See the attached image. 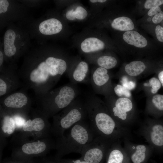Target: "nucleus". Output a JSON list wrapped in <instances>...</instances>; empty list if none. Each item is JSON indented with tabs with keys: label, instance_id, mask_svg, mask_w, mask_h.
<instances>
[{
	"label": "nucleus",
	"instance_id": "nucleus-19",
	"mask_svg": "<svg viewBox=\"0 0 163 163\" xmlns=\"http://www.w3.org/2000/svg\"><path fill=\"white\" fill-rule=\"evenodd\" d=\"M63 25L61 21L55 18H51L42 22L39 30L43 34L51 35L58 34L62 30Z\"/></svg>",
	"mask_w": 163,
	"mask_h": 163
},
{
	"label": "nucleus",
	"instance_id": "nucleus-10",
	"mask_svg": "<svg viewBox=\"0 0 163 163\" xmlns=\"http://www.w3.org/2000/svg\"><path fill=\"white\" fill-rule=\"evenodd\" d=\"M51 125L44 115L26 121L20 129L24 135L36 139L51 136L50 130Z\"/></svg>",
	"mask_w": 163,
	"mask_h": 163
},
{
	"label": "nucleus",
	"instance_id": "nucleus-28",
	"mask_svg": "<svg viewBox=\"0 0 163 163\" xmlns=\"http://www.w3.org/2000/svg\"><path fill=\"white\" fill-rule=\"evenodd\" d=\"M120 82L122 86L129 90L134 89L136 86L135 83L132 81H129L126 76L122 77Z\"/></svg>",
	"mask_w": 163,
	"mask_h": 163
},
{
	"label": "nucleus",
	"instance_id": "nucleus-21",
	"mask_svg": "<svg viewBox=\"0 0 163 163\" xmlns=\"http://www.w3.org/2000/svg\"><path fill=\"white\" fill-rule=\"evenodd\" d=\"M123 37L127 43L136 47H144L147 44V41L145 38L135 31H127L123 34Z\"/></svg>",
	"mask_w": 163,
	"mask_h": 163
},
{
	"label": "nucleus",
	"instance_id": "nucleus-6",
	"mask_svg": "<svg viewBox=\"0 0 163 163\" xmlns=\"http://www.w3.org/2000/svg\"><path fill=\"white\" fill-rule=\"evenodd\" d=\"M100 30L86 27L74 36V45L84 56L101 52L106 45Z\"/></svg>",
	"mask_w": 163,
	"mask_h": 163
},
{
	"label": "nucleus",
	"instance_id": "nucleus-14",
	"mask_svg": "<svg viewBox=\"0 0 163 163\" xmlns=\"http://www.w3.org/2000/svg\"><path fill=\"white\" fill-rule=\"evenodd\" d=\"M121 142L117 141L111 145L106 156V163H132Z\"/></svg>",
	"mask_w": 163,
	"mask_h": 163
},
{
	"label": "nucleus",
	"instance_id": "nucleus-33",
	"mask_svg": "<svg viewBox=\"0 0 163 163\" xmlns=\"http://www.w3.org/2000/svg\"><path fill=\"white\" fill-rule=\"evenodd\" d=\"M155 32L158 40L163 42V27L160 25L157 26L155 28Z\"/></svg>",
	"mask_w": 163,
	"mask_h": 163
},
{
	"label": "nucleus",
	"instance_id": "nucleus-29",
	"mask_svg": "<svg viewBox=\"0 0 163 163\" xmlns=\"http://www.w3.org/2000/svg\"><path fill=\"white\" fill-rule=\"evenodd\" d=\"M4 50L6 56L11 57L15 54L16 48L14 44H4Z\"/></svg>",
	"mask_w": 163,
	"mask_h": 163
},
{
	"label": "nucleus",
	"instance_id": "nucleus-8",
	"mask_svg": "<svg viewBox=\"0 0 163 163\" xmlns=\"http://www.w3.org/2000/svg\"><path fill=\"white\" fill-rule=\"evenodd\" d=\"M139 133L145 139L154 151L163 152V122L159 120L147 121L140 125Z\"/></svg>",
	"mask_w": 163,
	"mask_h": 163
},
{
	"label": "nucleus",
	"instance_id": "nucleus-34",
	"mask_svg": "<svg viewBox=\"0 0 163 163\" xmlns=\"http://www.w3.org/2000/svg\"><path fill=\"white\" fill-rule=\"evenodd\" d=\"M9 4L7 0H0V14L5 13L7 10Z\"/></svg>",
	"mask_w": 163,
	"mask_h": 163
},
{
	"label": "nucleus",
	"instance_id": "nucleus-3",
	"mask_svg": "<svg viewBox=\"0 0 163 163\" xmlns=\"http://www.w3.org/2000/svg\"><path fill=\"white\" fill-rule=\"evenodd\" d=\"M58 114L53 116L50 133L55 139L62 136L65 132L76 123L88 117L85 101L76 98Z\"/></svg>",
	"mask_w": 163,
	"mask_h": 163
},
{
	"label": "nucleus",
	"instance_id": "nucleus-31",
	"mask_svg": "<svg viewBox=\"0 0 163 163\" xmlns=\"http://www.w3.org/2000/svg\"><path fill=\"white\" fill-rule=\"evenodd\" d=\"M58 163H88L80 158L75 160L70 159H62L54 157Z\"/></svg>",
	"mask_w": 163,
	"mask_h": 163
},
{
	"label": "nucleus",
	"instance_id": "nucleus-27",
	"mask_svg": "<svg viewBox=\"0 0 163 163\" xmlns=\"http://www.w3.org/2000/svg\"><path fill=\"white\" fill-rule=\"evenodd\" d=\"M149 84V86L152 88L151 92L153 94L157 93L161 86L159 80L155 77H153L150 79Z\"/></svg>",
	"mask_w": 163,
	"mask_h": 163
},
{
	"label": "nucleus",
	"instance_id": "nucleus-17",
	"mask_svg": "<svg viewBox=\"0 0 163 163\" xmlns=\"http://www.w3.org/2000/svg\"><path fill=\"white\" fill-rule=\"evenodd\" d=\"M84 56L88 63L95 65L97 66L107 69L114 68L117 63L115 57L102 55L101 52Z\"/></svg>",
	"mask_w": 163,
	"mask_h": 163
},
{
	"label": "nucleus",
	"instance_id": "nucleus-39",
	"mask_svg": "<svg viewBox=\"0 0 163 163\" xmlns=\"http://www.w3.org/2000/svg\"><path fill=\"white\" fill-rule=\"evenodd\" d=\"M3 55L1 51L0 52V66H1L3 62Z\"/></svg>",
	"mask_w": 163,
	"mask_h": 163
},
{
	"label": "nucleus",
	"instance_id": "nucleus-20",
	"mask_svg": "<svg viewBox=\"0 0 163 163\" xmlns=\"http://www.w3.org/2000/svg\"><path fill=\"white\" fill-rule=\"evenodd\" d=\"M16 129L14 118L9 114H5L2 120L1 125V142L6 143L5 138L12 134Z\"/></svg>",
	"mask_w": 163,
	"mask_h": 163
},
{
	"label": "nucleus",
	"instance_id": "nucleus-1",
	"mask_svg": "<svg viewBox=\"0 0 163 163\" xmlns=\"http://www.w3.org/2000/svg\"><path fill=\"white\" fill-rule=\"evenodd\" d=\"M84 101L89 125L96 136H101L113 142L130 140L131 135L129 128L117 121L99 97L91 94Z\"/></svg>",
	"mask_w": 163,
	"mask_h": 163
},
{
	"label": "nucleus",
	"instance_id": "nucleus-5",
	"mask_svg": "<svg viewBox=\"0 0 163 163\" xmlns=\"http://www.w3.org/2000/svg\"><path fill=\"white\" fill-rule=\"evenodd\" d=\"M67 63L64 59L49 57L31 72L29 78L32 83L37 84L45 83L50 78L57 80L67 70Z\"/></svg>",
	"mask_w": 163,
	"mask_h": 163
},
{
	"label": "nucleus",
	"instance_id": "nucleus-7",
	"mask_svg": "<svg viewBox=\"0 0 163 163\" xmlns=\"http://www.w3.org/2000/svg\"><path fill=\"white\" fill-rule=\"evenodd\" d=\"M79 92L76 84L72 82L62 87L56 91L51 102L44 107L43 114L47 117L54 116L72 103L77 98Z\"/></svg>",
	"mask_w": 163,
	"mask_h": 163
},
{
	"label": "nucleus",
	"instance_id": "nucleus-32",
	"mask_svg": "<svg viewBox=\"0 0 163 163\" xmlns=\"http://www.w3.org/2000/svg\"><path fill=\"white\" fill-rule=\"evenodd\" d=\"M34 160L29 161H24L18 160L10 157L5 159L3 163H34Z\"/></svg>",
	"mask_w": 163,
	"mask_h": 163
},
{
	"label": "nucleus",
	"instance_id": "nucleus-24",
	"mask_svg": "<svg viewBox=\"0 0 163 163\" xmlns=\"http://www.w3.org/2000/svg\"><path fill=\"white\" fill-rule=\"evenodd\" d=\"M157 116L163 114V95L157 94L154 96L152 100Z\"/></svg>",
	"mask_w": 163,
	"mask_h": 163
},
{
	"label": "nucleus",
	"instance_id": "nucleus-38",
	"mask_svg": "<svg viewBox=\"0 0 163 163\" xmlns=\"http://www.w3.org/2000/svg\"><path fill=\"white\" fill-rule=\"evenodd\" d=\"M38 161L39 163H58L55 158H43Z\"/></svg>",
	"mask_w": 163,
	"mask_h": 163
},
{
	"label": "nucleus",
	"instance_id": "nucleus-36",
	"mask_svg": "<svg viewBox=\"0 0 163 163\" xmlns=\"http://www.w3.org/2000/svg\"><path fill=\"white\" fill-rule=\"evenodd\" d=\"M163 19V12L161 11L155 15L153 17L152 21L155 24H158Z\"/></svg>",
	"mask_w": 163,
	"mask_h": 163
},
{
	"label": "nucleus",
	"instance_id": "nucleus-2",
	"mask_svg": "<svg viewBox=\"0 0 163 163\" xmlns=\"http://www.w3.org/2000/svg\"><path fill=\"white\" fill-rule=\"evenodd\" d=\"M68 130L67 134L55 139L56 150L55 158H61L71 153L81 155L96 137L89 124L84 120L76 123Z\"/></svg>",
	"mask_w": 163,
	"mask_h": 163
},
{
	"label": "nucleus",
	"instance_id": "nucleus-37",
	"mask_svg": "<svg viewBox=\"0 0 163 163\" xmlns=\"http://www.w3.org/2000/svg\"><path fill=\"white\" fill-rule=\"evenodd\" d=\"M161 11L160 8L159 6L153 7L151 8L148 12L149 16H151L155 15Z\"/></svg>",
	"mask_w": 163,
	"mask_h": 163
},
{
	"label": "nucleus",
	"instance_id": "nucleus-11",
	"mask_svg": "<svg viewBox=\"0 0 163 163\" xmlns=\"http://www.w3.org/2000/svg\"><path fill=\"white\" fill-rule=\"evenodd\" d=\"M107 108L113 117L121 126L129 128L132 125L128 117V113L133 108V104L130 99L126 98H118L112 106Z\"/></svg>",
	"mask_w": 163,
	"mask_h": 163
},
{
	"label": "nucleus",
	"instance_id": "nucleus-13",
	"mask_svg": "<svg viewBox=\"0 0 163 163\" xmlns=\"http://www.w3.org/2000/svg\"><path fill=\"white\" fill-rule=\"evenodd\" d=\"M69 69V75L72 83L76 84L86 81L89 72L87 61L75 57Z\"/></svg>",
	"mask_w": 163,
	"mask_h": 163
},
{
	"label": "nucleus",
	"instance_id": "nucleus-16",
	"mask_svg": "<svg viewBox=\"0 0 163 163\" xmlns=\"http://www.w3.org/2000/svg\"><path fill=\"white\" fill-rule=\"evenodd\" d=\"M110 76L107 69L96 66L92 70L90 82L94 92L101 94L103 87L108 82Z\"/></svg>",
	"mask_w": 163,
	"mask_h": 163
},
{
	"label": "nucleus",
	"instance_id": "nucleus-18",
	"mask_svg": "<svg viewBox=\"0 0 163 163\" xmlns=\"http://www.w3.org/2000/svg\"><path fill=\"white\" fill-rule=\"evenodd\" d=\"M28 100L24 94L21 92L13 94L4 100L5 107L10 110H18L24 108L28 103Z\"/></svg>",
	"mask_w": 163,
	"mask_h": 163
},
{
	"label": "nucleus",
	"instance_id": "nucleus-35",
	"mask_svg": "<svg viewBox=\"0 0 163 163\" xmlns=\"http://www.w3.org/2000/svg\"><path fill=\"white\" fill-rule=\"evenodd\" d=\"M7 88L6 83L2 78L0 79V95H4L7 91Z\"/></svg>",
	"mask_w": 163,
	"mask_h": 163
},
{
	"label": "nucleus",
	"instance_id": "nucleus-25",
	"mask_svg": "<svg viewBox=\"0 0 163 163\" xmlns=\"http://www.w3.org/2000/svg\"><path fill=\"white\" fill-rule=\"evenodd\" d=\"M16 37V34L14 31L11 29L7 30L4 37V44H14Z\"/></svg>",
	"mask_w": 163,
	"mask_h": 163
},
{
	"label": "nucleus",
	"instance_id": "nucleus-23",
	"mask_svg": "<svg viewBox=\"0 0 163 163\" xmlns=\"http://www.w3.org/2000/svg\"><path fill=\"white\" fill-rule=\"evenodd\" d=\"M145 65L144 63L140 61H135L130 62L125 67V71L129 75L137 76L145 70Z\"/></svg>",
	"mask_w": 163,
	"mask_h": 163
},
{
	"label": "nucleus",
	"instance_id": "nucleus-12",
	"mask_svg": "<svg viewBox=\"0 0 163 163\" xmlns=\"http://www.w3.org/2000/svg\"><path fill=\"white\" fill-rule=\"evenodd\" d=\"M129 140L123 141V147L132 163H146L154 150L148 144H136Z\"/></svg>",
	"mask_w": 163,
	"mask_h": 163
},
{
	"label": "nucleus",
	"instance_id": "nucleus-26",
	"mask_svg": "<svg viewBox=\"0 0 163 163\" xmlns=\"http://www.w3.org/2000/svg\"><path fill=\"white\" fill-rule=\"evenodd\" d=\"M114 91L116 94L119 97L123 95L126 97H129L131 94L129 90L122 85L118 84L114 88Z\"/></svg>",
	"mask_w": 163,
	"mask_h": 163
},
{
	"label": "nucleus",
	"instance_id": "nucleus-22",
	"mask_svg": "<svg viewBox=\"0 0 163 163\" xmlns=\"http://www.w3.org/2000/svg\"><path fill=\"white\" fill-rule=\"evenodd\" d=\"M111 27L120 31H130L134 28V24L129 18L122 16L114 18L110 23Z\"/></svg>",
	"mask_w": 163,
	"mask_h": 163
},
{
	"label": "nucleus",
	"instance_id": "nucleus-9",
	"mask_svg": "<svg viewBox=\"0 0 163 163\" xmlns=\"http://www.w3.org/2000/svg\"><path fill=\"white\" fill-rule=\"evenodd\" d=\"M113 143L101 136H96L83 151L80 158L88 163H103Z\"/></svg>",
	"mask_w": 163,
	"mask_h": 163
},
{
	"label": "nucleus",
	"instance_id": "nucleus-30",
	"mask_svg": "<svg viewBox=\"0 0 163 163\" xmlns=\"http://www.w3.org/2000/svg\"><path fill=\"white\" fill-rule=\"evenodd\" d=\"M163 3V0H147L144 4V6L146 9L151 8L158 6Z\"/></svg>",
	"mask_w": 163,
	"mask_h": 163
},
{
	"label": "nucleus",
	"instance_id": "nucleus-15",
	"mask_svg": "<svg viewBox=\"0 0 163 163\" xmlns=\"http://www.w3.org/2000/svg\"><path fill=\"white\" fill-rule=\"evenodd\" d=\"M66 17L69 21L74 22H85L91 17L89 10L78 1H75L66 11Z\"/></svg>",
	"mask_w": 163,
	"mask_h": 163
},
{
	"label": "nucleus",
	"instance_id": "nucleus-4",
	"mask_svg": "<svg viewBox=\"0 0 163 163\" xmlns=\"http://www.w3.org/2000/svg\"><path fill=\"white\" fill-rule=\"evenodd\" d=\"M14 146L11 157L24 161L34 160L35 157L45 156L55 149V141L51 136L40 139H26L12 142Z\"/></svg>",
	"mask_w": 163,
	"mask_h": 163
}]
</instances>
